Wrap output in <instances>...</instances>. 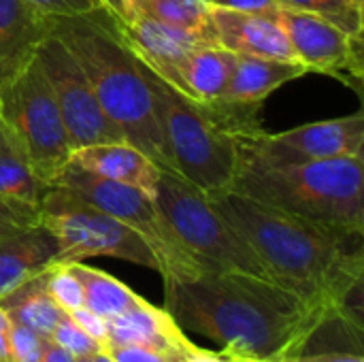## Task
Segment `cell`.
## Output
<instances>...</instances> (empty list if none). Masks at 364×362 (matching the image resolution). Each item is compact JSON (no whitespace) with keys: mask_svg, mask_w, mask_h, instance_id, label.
<instances>
[{"mask_svg":"<svg viewBox=\"0 0 364 362\" xmlns=\"http://www.w3.org/2000/svg\"><path fill=\"white\" fill-rule=\"evenodd\" d=\"M164 309L183 331L209 337L239 361L284 362L305 352L316 333L335 320L360 326L331 301L230 271L164 277Z\"/></svg>","mask_w":364,"mask_h":362,"instance_id":"1","label":"cell"},{"mask_svg":"<svg viewBox=\"0 0 364 362\" xmlns=\"http://www.w3.org/2000/svg\"><path fill=\"white\" fill-rule=\"evenodd\" d=\"M207 196L254 247L277 284L350 312V297L363 284V250L350 247L358 235L314 224L232 190Z\"/></svg>","mask_w":364,"mask_h":362,"instance_id":"2","label":"cell"},{"mask_svg":"<svg viewBox=\"0 0 364 362\" xmlns=\"http://www.w3.org/2000/svg\"><path fill=\"white\" fill-rule=\"evenodd\" d=\"M154 113L173 173L203 190H230L241 166V143L264 132L260 107L224 98L192 100L145 66Z\"/></svg>","mask_w":364,"mask_h":362,"instance_id":"3","label":"cell"},{"mask_svg":"<svg viewBox=\"0 0 364 362\" xmlns=\"http://www.w3.org/2000/svg\"><path fill=\"white\" fill-rule=\"evenodd\" d=\"M51 34L75 55L102 113L122 139L141 149L162 171H171L145 64L122 38L115 19L105 9L87 15L51 17Z\"/></svg>","mask_w":364,"mask_h":362,"instance_id":"4","label":"cell"},{"mask_svg":"<svg viewBox=\"0 0 364 362\" xmlns=\"http://www.w3.org/2000/svg\"><path fill=\"white\" fill-rule=\"evenodd\" d=\"M230 190L314 224L363 237V156L299 164H241Z\"/></svg>","mask_w":364,"mask_h":362,"instance_id":"5","label":"cell"},{"mask_svg":"<svg viewBox=\"0 0 364 362\" xmlns=\"http://www.w3.org/2000/svg\"><path fill=\"white\" fill-rule=\"evenodd\" d=\"M154 201L181 245L203 265V269L275 282L254 247L215 211L203 190L173 171H162L154 190Z\"/></svg>","mask_w":364,"mask_h":362,"instance_id":"6","label":"cell"},{"mask_svg":"<svg viewBox=\"0 0 364 362\" xmlns=\"http://www.w3.org/2000/svg\"><path fill=\"white\" fill-rule=\"evenodd\" d=\"M38 215L62 245V265L109 256L158 273L162 269L143 235L62 186L47 188L38 205Z\"/></svg>","mask_w":364,"mask_h":362,"instance_id":"7","label":"cell"},{"mask_svg":"<svg viewBox=\"0 0 364 362\" xmlns=\"http://www.w3.org/2000/svg\"><path fill=\"white\" fill-rule=\"evenodd\" d=\"M51 186H62L100 211L113 215L115 220L128 224L139 235L147 239L151 250L160 260V275L164 277H183L194 275L203 269V265L181 245L164 215L160 213L154 196L143 192L141 188L111 181L98 177L73 162H68L51 181Z\"/></svg>","mask_w":364,"mask_h":362,"instance_id":"8","label":"cell"},{"mask_svg":"<svg viewBox=\"0 0 364 362\" xmlns=\"http://www.w3.org/2000/svg\"><path fill=\"white\" fill-rule=\"evenodd\" d=\"M0 117L19 137L38 179L51 186L68 164L73 147L53 92L36 60L0 92Z\"/></svg>","mask_w":364,"mask_h":362,"instance_id":"9","label":"cell"},{"mask_svg":"<svg viewBox=\"0 0 364 362\" xmlns=\"http://www.w3.org/2000/svg\"><path fill=\"white\" fill-rule=\"evenodd\" d=\"M34 60L53 92L73 151L96 143L124 141L102 113L79 62L58 36L49 34L38 45Z\"/></svg>","mask_w":364,"mask_h":362,"instance_id":"10","label":"cell"},{"mask_svg":"<svg viewBox=\"0 0 364 362\" xmlns=\"http://www.w3.org/2000/svg\"><path fill=\"white\" fill-rule=\"evenodd\" d=\"M364 113L311 122L279 134L267 130L241 143V164H299L363 156ZM241 169V166H239Z\"/></svg>","mask_w":364,"mask_h":362,"instance_id":"11","label":"cell"},{"mask_svg":"<svg viewBox=\"0 0 364 362\" xmlns=\"http://www.w3.org/2000/svg\"><path fill=\"white\" fill-rule=\"evenodd\" d=\"M277 19L286 30L294 60L307 73L333 75L360 90L363 79V36H350L331 21L294 9H279Z\"/></svg>","mask_w":364,"mask_h":362,"instance_id":"12","label":"cell"},{"mask_svg":"<svg viewBox=\"0 0 364 362\" xmlns=\"http://www.w3.org/2000/svg\"><path fill=\"white\" fill-rule=\"evenodd\" d=\"M62 265V245L43 224L17 226L0 235V299L23 282Z\"/></svg>","mask_w":364,"mask_h":362,"instance_id":"13","label":"cell"},{"mask_svg":"<svg viewBox=\"0 0 364 362\" xmlns=\"http://www.w3.org/2000/svg\"><path fill=\"white\" fill-rule=\"evenodd\" d=\"M209 13L220 47L239 55L294 60L286 30L277 15L241 13L213 4H209Z\"/></svg>","mask_w":364,"mask_h":362,"instance_id":"14","label":"cell"},{"mask_svg":"<svg viewBox=\"0 0 364 362\" xmlns=\"http://www.w3.org/2000/svg\"><path fill=\"white\" fill-rule=\"evenodd\" d=\"M49 34V15L26 0H0V92L23 73Z\"/></svg>","mask_w":364,"mask_h":362,"instance_id":"15","label":"cell"},{"mask_svg":"<svg viewBox=\"0 0 364 362\" xmlns=\"http://www.w3.org/2000/svg\"><path fill=\"white\" fill-rule=\"evenodd\" d=\"M147 346L173 356H186L198 346L188 339L186 331L162 307L141 299L124 314L107 320V346ZM105 346V348H107Z\"/></svg>","mask_w":364,"mask_h":362,"instance_id":"16","label":"cell"},{"mask_svg":"<svg viewBox=\"0 0 364 362\" xmlns=\"http://www.w3.org/2000/svg\"><path fill=\"white\" fill-rule=\"evenodd\" d=\"M117 28L122 38L136 53V58L154 75H158L164 83H168L175 90H177V70L183 58L188 55V51L196 45H211V43H200L190 34L166 28L141 15H132L128 21H124Z\"/></svg>","mask_w":364,"mask_h":362,"instance_id":"17","label":"cell"},{"mask_svg":"<svg viewBox=\"0 0 364 362\" xmlns=\"http://www.w3.org/2000/svg\"><path fill=\"white\" fill-rule=\"evenodd\" d=\"M68 162L98 177L141 188L149 196H154L158 177L162 173V169L151 158H147L141 149L126 141L79 147L70 154Z\"/></svg>","mask_w":364,"mask_h":362,"instance_id":"18","label":"cell"},{"mask_svg":"<svg viewBox=\"0 0 364 362\" xmlns=\"http://www.w3.org/2000/svg\"><path fill=\"white\" fill-rule=\"evenodd\" d=\"M303 75H307V68L299 60H273L237 53L232 77L220 98L262 105L271 92Z\"/></svg>","mask_w":364,"mask_h":362,"instance_id":"19","label":"cell"},{"mask_svg":"<svg viewBox=\"0 0 364 362\" xmlns=\"http://www.w3.org/2000/svg\"><path fill=\"white\" fill-rule=\"evenodd\" d=\"M237 53L220 45H196L188 51L177 70V92L192 100H215L224 94Z\"/></svg>","mask_w":364,"mask_h":362,"instance_id":"20","label":"cell"},{"mask_svg":"<svg viewBox=\"0 0 364 362\" xmlns=\"http://www.w3.org/2000/svg\"><path fill=\"white\" fill-rule=\"evenodd\" d=\"M47 188L34 173L19 137L0 117V196L38 207Z\"/></svg>","mask_w":364,"mask_h":362,"instance_id":"21","label":"cell"},{"mask_svg":"<svg viewBox=\"0 0 364 362\" xmlns=\"http://www.w3.org/2000/svg\"><path fill=\"white\" fill-rule=\"evenodd\" d=\"M0 307L13 322L23 324L43 337H51L58 322L66 316L47 290V271L4 294L0 299Z\"/></svg>","mask_w":364,"mask_h":362,"instance_id":"22","label":"cell"},{"mask_svg":"<svg viewBox=\"0 0 364 362\" xmlns=\"http://www.w3.org/2000/svg\"><path fill=\"white\" fill-rule=\"evenodd\" d=\"M130 15L147 17L166 28L194 36L200 43L218 45L209 0H126Z\"/></svg>","mask_w":364,"mask_h":362,"instance_id":"23","label":"cell"},{"mask_svg":"<svg viewBox=\"0 0 364 362\" xmlns=\"http://www.w3.org/2000/svg\"><path fill=\"white\" fill-rule=\"evenodd\" d=\"M70 269L81 282L83 288V307L94 312L96 316L111 320L132 305H136L143 297H139L132 288L115 280L113 275L85 267L81 262H70Z\"/></svg>","mask_w":364,"mask_h":362,"instance_id":"24","label":"cell"},{"mask_svg":"<svg viewBox=\"0 0 364 362\" xmlns=\"http://www.w3.org/2000/svg\"><path fill=\"white\" fill-rule=\"evenodd\" d=\"M284 9L314 13L350 36H363L364 0H277Z\"/></svg>","mask_w":364,"mask_h":362,"instance_id":"25","label":"cell"},{"mask_svg":"<svg viewBox=\"0 0 364 362\" xmlns=\"http://www.w3.org/2000/svg\"><path fill=\"white\" fill-rule=\"evenodd\" d=\"M47 290L66 314L83 307V288L70 265H55L47 271Z\"/></svg>","mask_w":364,"mask_h":362,"instance_id":"26","label":"cell"},{"mask_svg":"<svg viewBox=\"0 0 364 362\" xmlns=\"http://www.w3.org/2000/svg\"><path fill=\"white\" fill-rule=\"evenodd\" d=\"M49 339L55 341L62 350H66L73 358H92L94 354L105 352L100 348V344H96L90 335H85L73 322V318L68 314L58 322V326L53 329V333H51Z\"/></svg>","mask_w":364,"mask_h":362,"instance_id":"27","label":"cell"},{"mask_svg":"<svg viewBox=\"0 0 364 362\" xmlns=\"http://www.w3.org/2000/svg\"><path fill=\"white\" fill-rule=\"evenodd\" d=\"M47 337L11 320V352L15 362H41Z\"/></svg>","mask_w":364,"mask_h":362,"instance_id":"28","label":"cell"},{"mask_svg":"<svg viewBox=\"0 0 364 362\" xmlns=\"http://www.w3.org/2000/svg\"><path fill=\"white\" fill-rule=\"evenodd\" d=\"M36 222H41L38 207L0 196V235L11 230V228L36 224Z\"/></svg>","mask_w":364,"mask_h":362,"instance_id":"29","label":"cell"},{"mask_svg":"<svg viewBox=\"0 0 364 362\" xmlns=\"http://www.w3.org/2000/svg\"><path fill=\"white\" fill-rule=\"evenodd\" d=\"M105 352L111 356L113 362H175L179 356L166 354L162 350L156 348H147V346H107Z\"/></svg>","mask_w":364,"mask_h":362,"instance_id":"30","label":"cell"},{"mask_svg":"<svg viewBox=\"0 0 364 362\" xmlns=\"http://www.w3.org/2000/svg\"><path fill=\"white\" fill-rule=\"evenodd\" d=\"M41 13L49 17H68V15H87L100 6L98 0H26Z\"/></svg>","mask_w":364,"mask_h":362,"instance_id":"31","label":"cell"},{"mask_svg":"<svg viewBox=\"0 0 364 362\" xmlns=\"http://www.w3.org/2000/svg\"><path fill=\"white\" fill-rule=\"evenodd\" d=\"M68 316L73 318V322H75L85 335H90V337H92L96 344H100V348L105 350V346H107V320H105V318L96 316V314L90 312L87 307H79V309L70 312Z\"/></svg>","mask_w":364,"mask_h":362,"instance_id":"32","label":"cell"},{"mask_svg":"<svg viewBox=\"0 0 364 362\" xmlns=\"http://www.w3.org/2000/svg\"><path fill=\"white\" fill-rule=\"evenodd\" d=\"M209 4L241 11V13H258V15H277V11L282 9L277 0H209Z\"/></svg>","mask_w":364,"mask_h":362,"instance_id":"33","label":"cell"},{"mask_svg":"<svg viewBox=\"0 0 364 362\" xmlns=\"http://www.w3.org/2000/svg\"><path fill=\"white\" fill-rule=\"evenodd\" d=\"M284 362H364L360 352H320V354H296Z\"/></svg>","mask_w":364,"mask_h":362,"instance_id":"34","label":"cell"},{"mask_svg":"<svg viewBox=\"0 0 364 362\" xmlns=\"http://www.w3.org/2000/svg\"><path fill=\"white\" fill-rule=\"evenodd\" d=\"M175 362H241L239 358H232V356H228L226 352H211V350H205V348H196L194 352H190V354H186V356H181V358H177Z\"/></svg>","mask_w":364,"mask_h":362,"instance_id":"35","label":"cell"},{"mask_svg":"<svg viewBox=\"0 0 364 362\" xmlns=\"http://www.w3.org/2000/svg\"><path fill=\"white\" fill-rule=\"evenodd\" d=\"M0 362H15L11 352V318L0 307Z\"/></svg>","mask_w":364,"mask_h":362,"instance_id":"36","label":"cell"},{"mask_svg":"<svg viewBox=\"0 0 364 362\" xmlns=\"http://www.w3.org/2000/svg\"><path fill=\"white\" fill-rule=\"evenodd\" d=\"M98 2H100V6L115 19L117 26H122L124 21H128V19L132 17L126 0H98Z\"/></svg>","mask_w":364,"mask_h":362,"instance_id":"37","label":"cell"},{"mask_svg":"<svg viewBox=\"0 0 364 362\" xmlns=\"http://www.w3.org/2000/svg\"><path fill=\"white\" fill-rule=\"evenodd\" d=\"M41 362H75V358H73L66 350H62L55 341H51V339L47 337L45 352H43Z\"/></svg>","mask_w":364,"mask_h":362,"instance_id":"38","label":"cell"},{"mask_svg":"<svg viewBox=\"0 0 364 362\" xmlns=\"http://www.w3.org/2000/svg\"><path fill=\"white\" fill-rule=\"evenodd\" d=\"M90 362H113L111 361V356L107 354V352H98V354H94L92 358H87Z\"/></svg>","mask_w":364,"mask_h":362,"instance_id":"39","label":"cell"},{"mask_svg":"<svg viewBox=\"0 0 364 362\" xmlns=\"http://www.w3.org/2000/svg\"><path fill=\"white\" fill-rule=\"evenodd\" d=\"M75 362H90L87 358H75Z\"/></svg>","mask_w":364,"mask_h":362,"instance_id":"40","label":"cell"},{"mask_svg":"<svg viewBox=\"0 0 364 362\" xmlns=\"http://www.w3.org/2000/svg\"><path fill=\"white\" fill-rule=\"evenodd\" d=\"M241 362H258V361H241Z\"/></svg>","mask_w":364,"mask_h":362,"instance_id":"41","label":"cell"}]
</instances>
